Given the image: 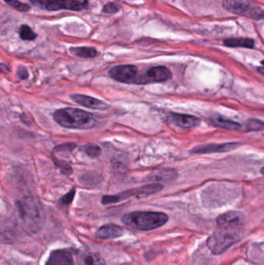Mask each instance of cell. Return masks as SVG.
Returning a JSON list of instances; mask_svg holds the SVG:
<instances>
[{
  "label": "cell",
  "instance_id": "obj_22",
  "mask_svg": "<svg viewBox=\"0 0 264 265\" xmlns=\"http://www.w3.org/2000/svg\"><path fill=\"white\" fill-rule=\"evenodd\" d=\"M120 10V6L115 2L109 3L102 9V11L106 13H115Z\"/></svg>",
  "mask_w": 264,
  "mask_h": 265
},
{
  "label": "cell",
  "instance_id": "obj_5",
  "mask_svg": "<svg viewBox=\"0 0 264 265\" xmlns=\"http://www.w3.org/2000/svg\"><path fill=\"white\" fill-rule=\"evenodd\" d=\"M222 7L227 11L253 20H261L263 18L262 7L254 5L248 0H222Z\"/></svg>",
  "mask_w": 264,
  "mask_h": 265
},
{
  "label": "cell",
  "instance_id": "obj_15",
  "mask_svg": "<svg viewBox=\"0 0 264 265\" xmlns=\"http://www.w3.org/2000/svg\"><path fill=\"white\" fill-rule=\"evenodd\" d=\"M78 265H106V263L99 254L81 251L78 255Z\"/></svg>",
  "mask_w": 264,
  "mask_h": 265
},
{
  "label": "cell",
  "instance_id": "obj_13",
  "mask_svg": "<svg viewBox=\"0 0 264 265\" xmlns=\"http://www.w3.org/2000/svg\"><path fill=\"white\" fill-rule=\"evenodd\" d=\"M170 120L173 124L184 129L195 127L200 124V120L194 116L173 113L170 116Z\"/></svg>",
  "mask_w": 264,
  "mask_h": 265
},
{
  "label": "cell",
  "instance_id": "obj_29",
  "mask_svg": "<svg viewBox=\"0 0 264 265\" xmlns=\"http://www.w3.org/2000/svg\"><path fill=\"white\" fill-rule=\"evenodd\" d=\"M263 71V68H262V67H261V68H259V72H260L261 74H263V71Z\"/></svg>",
  "mask_w": 264,
  "mask_h": 265
},
{
  "label": "cell",
  "instance_id": "obj_16",
  "mask_svg": "<svg viewBox=\"0 0 264 265\" xmlns=\"http://www.w3.org/2000/svg\"><path fill=\"white\" fill-rule=\"evenodd\" d=\"M213 123L216 126H219L224 129H232V130H238L241 128V125L237 122L232 121L231 120L225 118L222 116L215 114L212 118Z\"/></svg>",
  "mask_w": 264,
  "mask_h": 265
},
{
  "label": "cell",
  "instance_id": "obj_14",
  "mask_svg": "<svg viewBox=\"0 0 264 265\" xmlns=\"http://www.w3.org/2000/svg\"><path fill=\"white\" fill-rule=\"evenodd\" d=\"M123 228L115 224L104 225L96 232V236L104 240L115 239L123 236Z\"/></svg>",
  "mask_w": 264,
  "mask_h": 265
},
{
  "label": "cell",
  "instance_id": "obj_23",
  "mask_svg": "<svg viewBox=\"0 0 264 265\" xmlns=\"http://www.w3.org/2000/svg\"><path fill=\"white\" fill-rule=\"evenodd\" d=\"M75 190L72 189V191H70L69 193H67L65 196H64L62 199H60V203L62 205H68L69 204L72 203L73 201L74 197H75Z\"/></svg>",
  "mask_w": 264,
  "mask_h": 265
},
{
  "label": "cell",
  "instance_id": "obj_11",
  "mask_svg": "<svg viewBox=\"0 0 264 265\" xmlns=\"http://www.w3.org/2000/svg\"><path fill=\"white\" fill-rule=\"evenodd\" d=\"M71 99L82 107L93 109V110H105L109 108V105L104 102L103 101L99 100V99L91 97V96L81 95V94H74L71 96Z\"/></svg>",
  "mask_w": 264,
  "mask_h": 265
},
{
  "label": "cell",
  "instance_id": "obj_4",
  "mask_svg": "<svg viewBox=\"0 0 264 265\" xmlns=\"http://www.w3.org/2000/svg\"><path fill=\"white\" fill-rule=\"evenodd\" d=\"M17 209L20 219L28 228L37 230L41 223V213L36 201L31 197H25L17 202Z\"/></svg>",
  "mask_w": 264,
  "mask_h": 265
},
{
  "label": "cell",
  "instance_id": "obj_8",
  "mask_svg": "<svg viewBox=\"0 0 264 265\" xmlns=\"http://www.w3.org/2000/svg\"><path fill=\"white\" fill-rule=\"evenodd\" d=\"M172 74L166 67H154L148 70L143 75L136 78L135 84H149V83H162L171 78Z\"/></svg>",
  "mask_w": 264,
  "mask_h": 265
},
{
  "label": "cell",
  "instance_id": "obj_9",
  "mask_svg": "<svg viewBox=\"0 0 264 265\" xmlns=\"http://www.w3.org/2000/svg\"><path fill=\"white\" fill-rule=\"evenodd\" d=\"M109 76L120 83H135L138 76V70L134 65H118L109 71Z\"/></svg>",
  "mask_w": 264,
  "mask_h": 265
},
{
  "label": "cell",
  "instance_id": "obj_2",
  "mask_svg": "<svg viewBox=\"0 0 264 265\" xmlns=\"http://www.w3.org/2000/svg\"><path fill=\"white\" fill-rule=\"evenodd\" d=\"M54 119L59 125L69 129H90L96 123L92 113L75 108L57 110L54 113Z\"/></svg>",
  "mask_w": 264,
  "mask_h": 265
},
{
  "label": "cell",
  "instance_id": "obj_6",
  "mask_svg": "<svg viewBox=\"0 0 264 265\" xmlns=\"http://www.w3.org/2000/svg\"><path fill=\"white\" fill-rule=\"evenodd\" d=\"M36 7L48 11L61 10L81 11L87 9L89 0H30Z\"/></svg>",
  "mask_w": 264,
  "mask_h": 265
},
{
  "label": "cell",
  "instance_id": "obj_21",
  "mask_svg": "<svg viewBox=\"0 0 264 265\" xmlns=\"http://www.w3.org/2000/svg\"><path fill=\"white\" fill-rule=\"evenodd\" d=\"M84 152L91 157H97L101 154V149L97 145H86L83 147Z\"/></svg>",
  "mask_w": 264,
  "mask_h": 265
},
{
  "label": "cell",
  "instance_id": "obj_10",
  "mask_svg": "<svg viewBox=\"0 0 264 265\" xmlns=\"http://www.w3.org/2000/svg\"><path fill=\"white\" fill-rule=\"evenodd\" d=\"M240 146L237 143H228L223 144H209V145L198 146L191 150L192 154H213V153L228 152L235 150Z\"/></svg>",
  "mask_w": 264,
  "mask_h": 265
},
{
  "label": "cell",
  "instance_id": "obj_18",
  "mask_svg": "<svg viewBox=\"0 0 264 265\" xmlns=\"http://www.w3.org/2000/svg\"><path fill=\"white\" fill-rule=\"evenodd\" d=\"M70 51L75 56L82 59H93L97 55L96 49L91 47H71Z\"/></svg>",
  "mask_w": 264,
  "mask_h": 265
},
{
  "label": "cell",
  "instance_id": "obj_20",
  "mask_svg": "<svg viewBox=\"0 0 264 265\" xmlns=\"http://www.w3.org/2000/svg\"><path fill=\"white\" fill-rule=\"evenodd\" d=\"M4 2L8 4L10 7H13L15 10H18L20 12H28L31 9L29 5L23 4L18 0H4Z\"/></svg>",
  "mask_w": 264,
  "mask_h": 265
},
{
  "label": "cell",
  "instance_id": "obj_17",
  "mask_svg": "<svg viewBox=\"0 0 264 265\" xmlns=\"http://www.w3.org/2000/svg\"><path fill=\"white\" fill-rule=\"evenodd\" d=\"M224 44L229 47L253 48L254 47V41L250 38H232L224 41Z\"/></svg>",
  "mask_w": 264,
  "mask_h": 265
},
{
  "label": "cell",
  "instance_id": "obj_28",
  "mask_svg": "<svg viewBox=\"0 0 264 265\" xmlns=\"http://www.w3.org/2000/svg\"><path fill=\"white\" fill-rule=\"evenodd\" d=\"M11 69L8 65L6 64L0 63V71L3 73H10Z\"/></svg>",
  "mask_w": 264,
  "mask_h": 265
},
{
  "label": "cell",
  "instance_id": "obj_26",
  "mask_svg": "<svg viewBox=\"0 0 264 265\" xmlns=\"http://www.w3.org/2000/svg\"><path fill=\"white\" fill-rule=\"evenodd\" d=\"M75 147H76V144H74V143H68V144H62V145L56 147L54 148V152H60V151H63V150L72 151Z\"/></svg>",
  "mask_w": 264,
  "mask_h": 265
},
{
  "label": "cell",
  "instance_id": "obj_19",
  "mask_svg": "<svg viewBox=\"0 0 264 265\" xmlns=\"http://www.w3.org/2000/svg\"><path fill=\"white\" fill-rule=\"evenodd\" d=\"M20 37L23 41H34L36 39V33H34L28 25H22L20 29Z\"/></svg>",
  "mask_w": 264,
  "mask_h": 265
},
{
  "label": "cell",
  "instance_id": "obj_3",
  "mask_svg": "<svg viewBox=\"0 0 264 265\" xmlns=\"http://www.w3.org/2000/svg\"><path fill=\"white\" fill-rule=\"evenodd\" d=\"M168 220L167 214L158 212H133L126 214L122 221L134 230L148 231L164 226Z\"/></svg>",
  "mask_w": 264,
  "mask_h": 265
},
{
  "label": "cell",
  "instance_id": "obj_27",
  "mask_svg": "<svg viewBox=\"0 0 264 265\" xmlns=\"http://www.w3.org/2000/svg\"><path fill=\"white\" fill-rule=\"evenodd\" d=\"M17 75H18L19 78L22 80H26L28 76H29L27 70L23 66L19 67L18 71H17Z\"/></svg>",
  "mask_w": 264,
  "mask_h": 265
},
{
  "label": "cell",
  "instance_id": "obj_1",
  "mask_svg": "<svg viewBox=\"0 0 264 265\" xmlns=\"http://www.w3.org/2000/svg\"><path fill=\"white\" fill-rule=\"evenodd\" d=\"M244 216L228 212L217 218V228L207 240V246L214 254H221L238 242L243 234Z\"/></svg>",
  "mask_w": 264,
  "mask_h": 265
},
{
  "label": "cell",
  "instance_id": "obj_24",
  "mask_svg": "<svg viewBox=\"0 0 264 265\" xmlns=\"http://www.w3.org/2000/svg\"><path fill=\"white\" fill-rule=\"evenodd\" d=\"M55 165L61 168V170H62V172L64 174V175H69L72 173V167L70 166V165H68V164L64 163V162H59V161H56Z\"/></svg>",
  "mask_w": 264,
  "mask_h": 265
},
{
  "label": "cell",
  "instance_id": "obj_25",
  "mask_svg": "<svg viewBox=\"0 0 264 265\" xmlns=\"http://www.w3.org/2000/svg\"><path fill=\"white\" fill-rule=\"evenodd\" d=\"M247 127L250 130H260L263 128V123L259 120H251L248 122Z\"/></svg>",
  "mask_w": 264,
  "mask_h": 265
},
{
  "label": "cell",
  "instance_id": "obj_7",
  "mask_svg": "<svg viewBox=\"0 0 264 265\" xmlns=\"http://www.w3.org/2000/svg\"><path fill=\"white\" fill-rule=\"evenodd\" d=\"M163 186L160 184H151L148 186H142L137 189H130L127 191L123 192L114 196H105L102 197V203L103 205H110V204L117 203L126 200L129 198L135 197V196H148V195L154 194L157 192L161 191Z\"/></svg>",
  "mask_w": 264,
  "mask_h": 265
},
{
  "label": "cell",
  "instance_id": "obj_12",
  "mask_svg": "<svg viewBox=\"0 0 264 265\" xmlns=\"http://www.w3.org/2000/svg\"><path fill=\"white\" fill-rule=\"evenodd\" d=\"M45 265H74L72 254L66 250H57L50 254Z\"/></svg>",
  "mask_w": 264,
  "mask_h": 265
}]
</instances>
